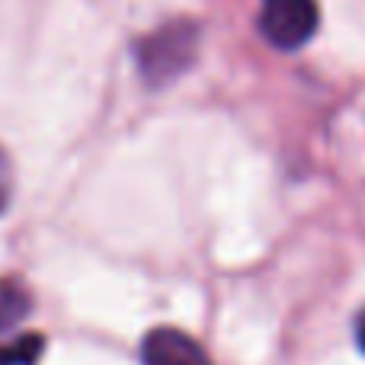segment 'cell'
<instances>
[{"label": "cell", "instance_id": "6da1fadb", "mask_svg": "<svg viewBox=\"0 0 365 365\" xmlns=\"http://www.w3.org/2000/svg\"><path fill=\"white\" fill-rule=\"evenodd\" d=\"M199 48V29L192 23H167L138 45V68L141 77L154 87L177 81L192 64Z\"/></svg>", "mask_w": 365, "mask_h": 365}, {"label": "cell", "instance_id": "7a4b0ae2", "mask_svg": "<svg viewBox=\"0 0 365 365\" xmlns=\"http://www.w3.org/2000/svg\"><path fill=\"white\" fill-rule=\"evenodd\" d=\"M321 23L317 0H263L259 6V29L276 48L295 51L314 36Z\"/></svg>", "mask_w": 365, "mask_h": 365}, {"label": "cell", "instance_id": "3957f363", "mask_svg": "<svg viewBox=\"0 0 365 365\" xmlns=\"http://www.w3.org/2000/svg\"><path fill=\"white\" fill-rule=\"evenodd\" d=\"M145 365H212L208 353L177 327H158L141 343Z\"/></svg>", "mask_w": 365, "mask_h": 365}, {"label": "cell", "instance_id": "277c9868", "mask_svg": "<svg viewBox=\"0 0 365 365\" xmlns=\"http://www.w3.org/2000/svg\"><path fill=\"white\" fill-rule=\"evenodd\" d=\"M26 311H29V295H26V289L10 285V282L0 285V336L16 327L26 317Z\"/></svg>", "mask_w": 365, "mask_h": 365}, {"label": "cell", "instance_id": "5b68a950", "mask_svg": "<svg viewBox=\"0 0 365 365\" xmlns=\"http://www.w3.org/2000/svg\"><path fill=\"white\" fill-rule=\"evenodd\" d=\"M42 349H45V343L38 334H26L13 343L0 340V365H36Z\"/></svg>", "mask_w": 365, "mask_h": 365}, {"label": "cell", "instance_id": "8992f818", "mask_svg": "<svg viewBox=\"0 0 365 365\" xmlns=\"http://www.w3.org/2000/svg\"><path fill=\"white\" fill-rule=\"evenodd\" d=\"M10 192H13V170H10L6 154L0 151V212H4L6 202H10Z\"/></svg>", "mask_w": 365, "mask_h": 365}, {"label": "cell", "instance_id": "52a82bcc", "mask_svg": "<svg viewBox=\"0 0 365 365\" xmlns=\"http://www.w3.org/2000/svg\"><path fill=\"white\" fill-rule=\"evenodd\" d=\"M356 343H359V349L365 353V308H362V314L356 317Z\"/></svg>", "mask_w": 365, "mask_h": 365}]
</instances>
